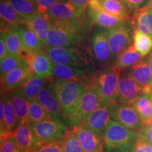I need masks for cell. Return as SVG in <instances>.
I'll return each mask as SVG.
<instances>
[{"label": "cell", "instance_id": "1", "mask_svg": "<svg viewBox=\"0 0 152 152\" xmlns=\"http://www.w3.org/2000/svg\"><path fill=\"white\" fill-rule=\"evenodd\" d=\"M92 26L87 16L72 20L51 21L46 47H71L86 42Z\"/></svg>", "mask_w": 152, "mask_h": 152}, {"label": "cell", "instance_id": "2", "mask_svg": "<svg viewBox=\"0 0 152 152\" xmlns=\"http://www.w3.org/2000/svg\"><path fill=\"white\" fill-rule=\"evenodd\" d=\"M44 49L53 63L78 68L91 75L97 71L96 60L87 41L71 47H45Z\"/></svg>", "mask_w": 152, "mask_h": 152}, {"label": "cell", "instance_id": "3", "mask_svg": "<svg viewBox=\"0 0 152 152\" xmlns=\"http://www.w3.org/2000/svg\"><path fill=\"white\" fill-rule=\"evenodd\" d=\"M51 80L64 112L65 121L73 127L82 94L92 82L59 80L53 77L51 78Z\"/></svg>", "mask_w": 152, "mask_h": 152}, {"label": "cell", "instance_id": "4", "mask_svg": "<svg viewBox=\"0 0 152 152\" xmlns=\"http://www.w3.org/2000/svg\"><path fill=\"white\" fill-rule=\"evenodd\" d=\"M121 70L113 64H106L92 76V83L99 93L103 103L109 106L115 102Z\"/></svg>", "mask_w": 152, "mask_h": 152}, {"label": "cell", "instance_id": "5", "mask_svg": "<svg viewBox=\"0 0 152 152\" xmlns=\"http://www.w3.org/2000/svg\"><path fill=\"white\" fill-rule=\"evenodd\" d=\"M138 131L131 130L111 118L104 132V149H131L138 138Z\"/></svg>", "mask_w": 152, "mask_h": 152}, {"label": "cell", "instance_id": "6", "mask_svg": "<svg viewBox=\"0 0 152 152\" xmlns=\"http://www.w3.org/2000/svg\"><path fill=\"white\" fill-rule=\"evenodd\" d=\"M32 127L40 144L60 140L69 130L64 121L54 118L43 120L32 124Z\"/></svg>", "mask_w": 152, "mask_h": 152}, {"label": "cell", "instance_id": "7", "mask_svg": "<svg viewBox=\"0 0 152 152\" xmlns=\"http://www.w3.org/2000/svg\"><path fill=\"white\" fill-rule=\"evenodd\" d=\"M109 108L111 118L126 128L139 131L143 125L137 111L132 104L113 102Z\"/></svg>", "mask_w": 152, "mask_h": 152}, {"label": "cell", "instance_id": "8", "mask_svg": "<svg viewBox=\"0 0 152 152\" xmlns=\"http://www.w3.org/2000/svg\"><path fill=\"white\" fill-rule=\"evenodd\" d=\"M102 105H104L103 101L92 80L81 96L74 126L83 123L93 111Z\"/></svg>", "mask_w": 152, "mask_h": 152}, {"label": "cell", "instance_id": "9", "mask_svg": "<svg viewBox=\"0 0 152 152\" xmlns=\"http://www.w3.org/2000/svg\"><path fill=\"white\" fill-rule=\"evenodd\" d=\"M89 38L91 49L96 61L102 66L109 64L111 59V52L106 30L95 26L91 30Z\"/></svg>", "mask_w": 152, "mask_h": 152}, {"label": "cell", "instance_id": "10", "mask_svg": "<svg viewBox=\"0 0 152 152\" xmlns=\"http://www.w3.org/2000/svg\"><path fill=\"white\" fill-rule=\"evenodd\" d=\"M86 14L92 25L106 30L118 27L127 21L100 8L96 0H90L87 8Z\"/></svg>", "mask_w": 152, "mask_h": 152}, {"label": "cell", "instance_id": "11", "mask_svg": "<svg viewBox=\"0 0 152 152\" xmlns=\"http://www.w3.org/2000/svg\"><path fill=\"white\" fill-rule=\"evenodd\" d=\"M45 15L50 21H62L83 18L87 14L66 0H58L47 9Z\"/></svg>", "mask_w": 152, "mask_h": 152}, {"label": "cell", "instance_id": "12", "mask_svg": "<svg viewBox=\"0 0 152 152\" xmlns=\"http://www.w3.org/2000/svg\"><path fill=\"white\" fill-rule=\"evenodd\" d=\"M127 21L118 27L106 30L111 52V59H114L120 53L132 45V37H131L130 27Z\"/></svg>", "mask_w": 152, "mask_h": 152}, {"label": "cell", "instance_id": "13", "mask_svg": "<svg viewBox=\"0 0 152 152\" xmlns=\"http://www.w3.org/2000/svg\"><path fill=\"white\" fill-rule=\"evenodd\" d=\"M36 98L49 112L52 118L64 121L65 118L64 112L54 92L51 78L46 79L45 85L42 87Z\"/></svg>", "mask_w": 152, "mask_h": 152}, {"label": "cell", "instance_id": "14", "mask_svg": "<svg viewBox=\"0 0 152 152\" xmlns=\"http://www.w3.org/2000/svg\"><path fill=\"white\" fill-rule=\"evenodd\" d=\"M142 87L131 77L129 72L121 74L115 102L132 104L141 94Z\"/></svg>", "mask_w": 152, "mask_h": 152}, {"label": "cell", "instance_id": "15", "mask_svg": "<svg viewBox=\"0 0 152 152\" xmlns=\"http://www.w3.org/2000/svg\"><path fill=\"white\" fill-rule=\"evenodd\" d=\"M72 130L85 152H104L103 139L84 124L72 127Z\"/></svg>", "mask_w": 152, "mask_h": 152}, {"label": "cell", "instance_id": "16", "mask_svg": "<svg viewBox=\"0 0 152 152\" xmlns=\"http://www.w3.org/2000/svg\"><path fill=\"white\" fill-rule=\"evenodd\" d=\"M26 57L34 74L45 79L52 78L53 62L45 49Z\"/></svg>", "mask_w": 152, "mask_h": 152}, {"label": "cell", "instance_id": "17", "mask_svg": "<svg viewBox=\"0 0 152 152\" xmlns=\"http://www.w3.org/2000/svg\"><path fill=\"white\" fill-rule=\"evenodd\" d=\"M111 120L109 106L104 104L93 111L83 124L103 139L104 132Z\"/></svg>", "mask_w": 152, "mask_h": 152}, {"label": "cell", "instance_id": "18", "mask_svg": "<svg viewBox=\"0 0 152 152\" xmlns=\"http://www.w3.org/2000/svg\"><path fill=\"white\" fill-rule=\"evenodd\" d=\"M33 73L31 68L28 65L21 66L5 75L1 76V94L10 92L18 88Z\"/></svg>", "mask_w": 152, "mask_h": 152}, {"label": "cell", "instance_id": "19", "mask_svg": "<svg viewBox=\"0 0 152 152\" xmlns=\"http://www.w3.org/2000/svg\"><path fill=\"white\" fill-rule=\"evenodd\" d=\"M12 132L16 143L22 151L35 149L40 144L32 125L27 121L21 123Z\"/></svg>", "mask_w": 152, "mask_h": 152}, {"label": "cell", "instance_id": "20", "mask_svg": "<svg viewBox=\"0 0 152 152\" xmlns=\"http://www.w3.org/2000/svg\"><path fill=\"white\" fill-rule=\"evenodd\" d=\"M92 75L83 71L66 64L53 63V78L66 81H80L91 83Z\"/></svg>", "mask_w": 152, "mask_h": 152}, {"label": "cell", "instance_id": "21", "mask_svg": "<svg viewBox=\"0 0 152 152\" xmlns=\"http://www.w3.org/2000/svg\"><path fill=\"white\" fill-rule=\"evenodd\" d=\"M1 22V31L5 33V40L9 54H23V47L18 25Z\"/></svg>", "mask_w": 152, "mask_h": 152}, {"label": "cell", "instance_id": "22", "mask_svg": "<svg viewBox=\"0 0 152 152\" xmlns=\"http://www.w3.org/2000/svg\"><path fill=\"white\" fill-rule=\"evenodd\" d=\"M18 28L21 35L23 47V54L28 56L39 52L44 48L39 38L27 24L18 25Z\"/></svg>", "mask_w": 152, "mask_h": 152}, {"label": "cell", "instance_id": "23", "mask_svg": "<svg viewBox=\"0 0 152 152\" xmlns=\"http://www.w3.org/2000/svg\"><path fill=\"white\" fill-rule=\"evenodd\" d=\"M132 25L134 29L152 37V8L149 4L134 13Z\"/></svg>", "mask_w": 152, "mask_h": 152}, {"label": "cell", "instance_id": "24", "mask_svg": "<svg viewBox=\"0 0 152 152\" xmlns=\"http://www.w3.org/2000/svg\"><path fill=\"white\" fill-rule=\"evenodd\" d=\"M26 24L38 36L45 48L47 45L46 41L47 35L51 27V21L46 15L41 14L37 11L31 18L28 19Z\"/></svg>", "mask_w": 152, "mask_h": 152}, {"label": "cell", "instance_id": "25", "mask_svg": "<svg viewBox=\"0 0 152 152\" xmlns=\"http://www.w3.org/2000/svg\"><path fill=\"white\" fill-rule=\"evenodd\" d=\"M46 79L39 77L33 73L18 88L14 89L28 101L37 97L38 93L45 85Z\"/></svg>", "mask_w": 152, "mask_h": 152}, {"label": "cell", "instance_id": "26", "mask_svg": "<svg viewBox=\"0 0 152 152\" xmlns=\"http://www.w3.org/2000/svg\"><path fill=\"white\" fill-rule=\"evenodd\" d=\"M128 72L141 87L152 84L151 72L147 60H139L130 66Z\"/></svg>", "mask_w": 152, "mask_h": 152}, {"label": "cell", "instance_id": "27", "mask_svg": "<svg viewBox=\"0 0 152 152\" xmlns=\"http://www.w3.org/2000/svg\"><path fill=\"white\" fill-rule=\"evenodd\" d=\"M1 98L3 99L4 102V119L3 124L0 126L1 134L13 132L17 126V118L11 102L10 94L9 92L4 93L1 94Z\"/></svg>", "mask_w": 152, "mask_h": 152}, {"label": "cell", "instance_id": "28", "mask_svg": "<svg viewBox=\"0 0 152 152\" xmlns=\"http://www.w3.org/2000/svg\"><path fill=\"white\" fill-rule=\"evenodd\" d=\"M10 94L12 105L16 113L17 118V126L21 123L27 121L28 109H29V101L18 93L16 90L9 92Z\"/></svg>", "mask_w": 152, "mask_h": 152}, {"label": "cell", "instance_id": "29", "mask_svg": "<svg viewBox=\"0 0 152 152\" xmlns=\"http://www.w3.org/2000/svg\"><path fill=\"white\" fill-rule=\"evenodd\" d=\"M99 7L106 12L128 20L130 18V11L122 0H96Z\"/></svg>", "mask_w": 152, "mask_h": 152}, {"label": "cell", "instance_id": "30", "mask_svg": "<svg viewBox=\"0 0 152 152\" xmlns=\"http://www.w3.org/2000/svg\"><path fill=\"white\" fill-rule=\"evenodd\" d=\"M141 57V55L132 44L114 58L113 64L115 67L122 70L125 68L130 67L134 63L138 61Z\"/></svg>", "mask_w": 152, "mask_h": 152}, {"label": "cell", "instance_id": "31", "mask_svg": "<svg viewBox=\"0 0 152 152\" xmlns=\"http://www.w3.org/2000/svg\"><path fill=\"white\" fill-rule=\"evenodd\" d=\"M132 105L137 111L142 124H148L152 122V106L151 99L149 96L140 94Z\"/></svg>", "mask_w": 152, "mask_h": 152}, {"label": "cell", "instance_id": "32", "mask_svg": "<svg viewBox=\"0 0 152 152\" xmlns=\"http://www.w3.org/2000/svg\"><path fill=\"white\" fill-rule=\"evenodd\" d=\"M0 16L1 21L13 25L27 23L28 20L20 16L11 7L7 0H1L0 2Z\"/></svg>", "mask_w": 152, "mask_h": 152}, {"label": "cell", "instance_id": "33", "mask_svg": "<svg viewBox=\"0 0 152 152\" xmlns=\"http://www.w3.org/2000/svg\"><path fill=\"white\" fill-rule=\"evenodd\" d=\"M26 56L23 54H9L0 61L1 76L5 75L15 68L28 65Z\"/></svg>", "mask_w": 152, "mask_h": 152}, {"label": "cell", "instance_id": "34", "mask_svg": "<svg viewBox=\"0 0 152 152\" xmlns=\"http://www.w3.org/2000/svg\"><path fill=\"white\" fill-rule=\"evenodd\" d=\"M49 118H52L51 115L37 98H34L29 101V109L27 118L28 123L32 125L43 120Z\"/></svg>", "mask_w": 152, "mask_h": 152}, {"label": "cell", "instance_id": "35", "mask_svg": "<svg viewBox=\"0 0 152 152\" xmlns=\"http://www.w3.org/2000/svg\"><path fill=\"white\" fill-rule=\"evenodd\" d=\"M133 45L142 57L146 56L152 50V37L140 30L134 29L132 33Z\"/></svg>", "mask_w": 152, "mask_h": 152}, {"label": "cell", "instance_id": "36", "mask_svg": "<svg viewBox=\"0 0 152 152\" xmlns=\"http://www.w3.org/2000/svg\"><path fill=\"white\" fill-rule=\"evenodd\" d=\"M18 14L28 20L37 12V5L34 0H7Z\"/></svg>", "mask_w": 152, "mask_h": 152}, {"label": "cell", "instance_id": "37", "mask_svg": "<svg viewBox=\"0 0 152 152\" xmlns=\"http://www.w3.org/2000/svg\"><path fill=\"white\" fill-rule=\"evenodd\" d=\"M59 140L63 152H85L72 129L68 130L66 135Z\"/></svg>", "mask_w": 152, "mask_h": 152}, {"label": "cell", "instance_id": "38", "mask_svg": "<svg viewBox=\"0 0 152 152\" xmlns=\"http://www.w3.org/2000/svg\"><path fill=\"white\" fill-rule=\"evenodd\" d=\"M0 152H21L12 132L1 134Z\"/></svg>", "mask_w": 152, "mask_h": 152}, {"label": "cell", "instance_id": "39", "mask_svg": "<svg viewBox=\"0 0 152 152\" xmlns=\"http://www.w3.org/2000/svg\"><path fill=\"white\" fill-rule=\"evenodd\" d=\"M33 150L37 152H63L62 146L59 140L41 144Z\"/></svg>", "mask_w": 152, "mask_h": 152}, {"label": "cell", "instance_id": "40", "mask_svg": "<svg viewBox=\"0 0 152 152\" xmlns=\"http://www.w3.org/2000/svg\"><path fill=\"white\" fill-rule=\"evenodd\" d=\"M130 150L131 152H152V144L138 136L137 140Z\"/></svg>", "mask_w": 152, "mask_h": 152}, {"label": "cell", "instance_id": "41", "mask_svg": "<svg viewBox=\"0 0 152 152\" xmlns=\"http://www.w3.org/2000/svg\"><path fill=\"white\" fill-rule=\"evenodd\" d=\"M130 12H136L142 7L149 4V0H122Z\"/></svg>", "mask_w": 152, "mask_h": 152}, {"label": "cell", "instance_id": "42", "mask_svg": "<svg viewBox=\"0 0 152 152\" xmlns=\"http://www.w3.org/2000/svg\"><path fill=\"white\" fill-rule=\"evenodd\" d=\"M139 137L147 140L152 144V122L144 124L138 131Z\"/></svg>", "mask_w": 152, "mask_h": 152}, {"label": "cell", "instance_id": "43", "mask_svg": "<svg viewBox=\"0 0 152 152\" xmlns=\"http://www.w3.org/2000/svg\"><path fill=\"white\" fill-rule=\"evenodd\" d=\"M37 5L38 12L45 14L47 9L58 1V0H34Z\"/></svg>", "mask_w": 152, "mask_h": 152}, {"label": "cell", "instance_id": "44", "mask_svg": "<svg viewBox=\"0 0 152 152\" xmlns=\"http://www.w3.org/2000/svg\"><path fill=\"white\" fill-rule=\"evenodd\" d=\"M8 54L9 52L7 50L5 40V33L4 32L1 31V35H0V60L2 59Z\"/></svg>", "mask_w": 152, "mask_h": 152}, {"label": "cell", "instance_id": "45", "mask_svg": "<svg viewBox=\"0 0 152 152\" xmlns=\"http://www.w3.org/2000/svg\"><path fill=\"white\" fill-rule=\"evenodd\" d=\"M79 8L81 10L86 11L90 0H66Z\"/></svg>", "mask_w": 152, "mask_h": 152}, {"label": "cell", "instance_id": "46", "mask_svg": "<svg viewBox=\"0 0 152 152\" xmlns=\"http://www.w3.org/2000/svg\"><path fill=\"white\" fill-rule=\"evenodd\" d=\"M104 152H131L129 148H116L112 149H104Z\"/></svg>", "mask_w": 152, "mask_h": 152}, {"label": "cell", "instance_id": "47", "mask_svg": "<svg viewBox=\"0 0 152 152\" xmlns=\"http://www.w3.org/2000/svg\"><path fill=\"white\" fill-rule=\"evenodd\" d=\"M147 61H148V63H149V65L150 69H151V75H152V50H151V52H150V55H149V58H148ZM151 83H152V80H151Z\"/></svg>", "mask_w": 152, "mask_h": 152}, {"label": "cell", "instance_id": "48", "mask_svg": "<svg viewBox=\"0 0 152 152\" xmlns=\"http://www.w3.org/2000/svg\"><path fill=\"white\" fill-rule=\"evenodd\" d=\"M149 5L152 8V0H149Z\"/></svg>", "mask_w": 152, "mask_h": 152}, {"label": "cell", "instance_id": "49", "mask_svg": "<svg viewBox=\"0 0 152 152\" xmlns=\"http://www.w3.org/2000/svg\"><path fill=\"white\" fill-rule=\"evenodd\" d=\"M28 152H37V151H35V150L32 149V150H29V151H28Z\"/></svg>", "mask_w": 152, "mask_h": 152}, {"label": "cell", "instance_id": "50", "mask_svg": "<svg viewBox=\"0 0 152 152\" xmlns=\"http://www.w3.org/2000/svg\"><path fill=\"white\" fill-rule=\"evenodd\" d=\"M150 99H151V106H152V95L150 96Z\"/></svg>", "mask_w": 152, "mask_h": 152}]
</instances>
